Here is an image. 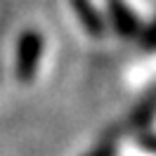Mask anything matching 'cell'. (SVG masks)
<instances>
[{
  "instance_id": "1",
  "label": "cell",
  "mask_w": 156,
  "mask_h": 156,
  "mask_svg": "<svg viewBox=\"0 0 156 156\" xmlns=\"http://www.w3.org/2000/svg\"><path fill=\"white\" fill-rule=\"evenodd\" d=\"M73 10H76L78 19L83 21V26L92 33V36H102L104 33V19L99 17V12L95 10V5L90 0H71Z\"/></svg>"
},
{
  "instance_id": "2",
  "label": "cell",
  "mask_w": 156,
  "mask_h": 156,
  "mask_svg": "<svg viewBox=\"0 0 156 156\" xmlns=\"http://www.w3.org/2000/svg\"><path fill=\"white\" fill-rule=\"evenodd\" d=\"M40 55V36L36 31H26L19 43V66L21 71H31Z\"/></svg>"
}]
</instances>
